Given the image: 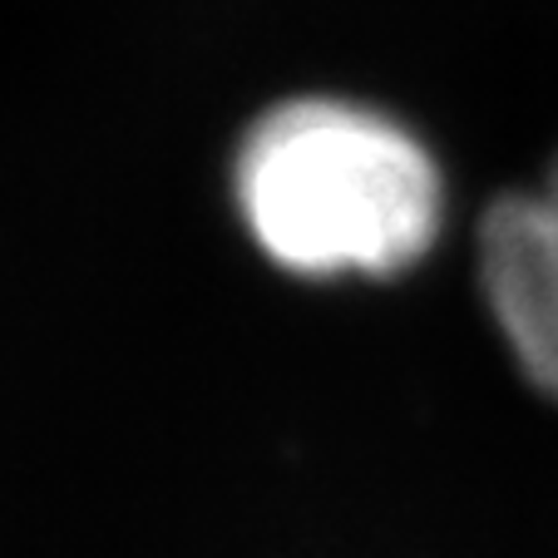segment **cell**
<instances>
[{"mask_svg":"<svg viewBox=\"0 0 558 558\" xmlns=\"http://www.w3.org/2000/svg\"><path fill=\"white\" fill-rule=\"evenodd\" d=\"M232 193L253 243L296 277H390L445 218L430 148L351 99H292L253 124Z\"/></svg>","mask_w":558,"mask_h":558,"instance_id":"6da1fadb","label":"cell"},{"mask_svg":"<svg viewBox=\"0 0 558 558\" xmlns=\"http://www.w3.org/2000/svg\"><path fill=\"white\" fill-rule=\"evenodd\" d=\"M480 277L514 361L558 396V163L534 193H509L480 228Z\"/></svg>","mask_w":558,"mask_h":558,"instance_id":"7a4b0ae2","label":"cell"}]
</instances>
